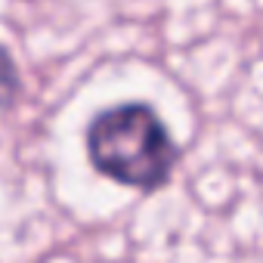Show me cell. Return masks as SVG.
I'll use <instances>...</instances> for the list:
<instances>
[{
  "label": "cell",
  "instance_id": "7a4b0ae2",
  "mask_svg": "<svg viewBox=\"0 0 263 263\" xmlns=\"http://www.w3.org/2000/svg\"><path fill=\"white\" fill-rule=\"evenodd\" d=\"M22 93V78H19V65L16 59L10 56V50L0 44V115L10 111L16 105Z\"/></svg>",
  "mask_w": 263,
  "mask_h": 263
},
{
  "label": "cell",
  "instance_id": "6da1fadb",
  "mask_svg": "<svg viewBox=\"0 0 263 263\" xmlns=\"http://www.w3.org/2000/svg\"><path fill=\"white\" fill-rule=\"evenodd\" d=\"M87 155L102 177L140 192H158L174 177L180 146L152 105L121 102L90 121Z\"/></svg>",
  "mask_w": 263,
  "mask_h": 263
}]
</instances>
